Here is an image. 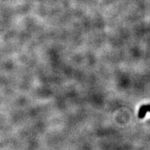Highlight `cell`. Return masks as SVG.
<instances>
[{
  "instance_id": "obj_1",
  "label": "cell",
  "mask_w": 150,
  "mask_h": 150,
  "mask_svg": "<svg viewBox=\"0 0 150 150\" xmlns=\"http://www.w3.org/2000/svg\"><path fill=\"white\" fill-rule=\"evenodd\" d=\"M147 112H150V104L142 105L141 107L140 108L139 111H138V117L140 119L145 117Z\"/></svg>"
}]
</instances>
